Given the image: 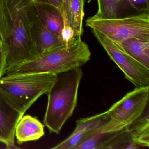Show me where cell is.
I'll return each mask as SVG.
<instances>
[{"label":"cell","mask_w":149,"mask_h":149,"mask_svg":"<svg viewBox=\"0 0 149 149\" xmlns=\"http://www.w3.org/2000/svg\"><path fill=\"white\" fill-rule=\"evenodd\" d=\"M91 52L81 38L54 50L9 67L6 76L27 74H57L84 66L91 59Z\"/></svg>","instance_id":"6da1fadb"},{"label":"cell","mask_w":149,"mask_h":149,"mask_svg":"<svg viewBox=\"0 0 149 149\" xmlns=\"http://www.w3.org/2000/svg\"><path fill=\"white\" fill-rule=\"evenodd\" d=\"M32 0H6L7 31L3 42L7 69L35 57L29 9Z\"/></svg>","instance_id":"7a4b0ae2"},{"label":"cell","mask_w":149,"mask_h":149,"mask_svg":"<svg viewBox=\"0 0 149 149\" xmlns=\"http://www.w3.org/2000/svg\"><path fill=\"white\" fill-rule=\"evenodd\" d=\"M56 75L54 84L46 94L48 103L43 122L50 133L58 134L76 107L83 73L80 68Z\"/></svg>","instance_id":"3957f363"},{"label":"cell","mask_w":149,"mask_h":149,"mask_svg":"<svg viewBox=\"0 0 149 149\" xmlns=\"http://www.w3.org/2000/svg\"><path fill=\"white\" fill-rule=\"evenodd\" d=\"M57 75L48 73L6 76L0 78V92L23 116L49 90Z\"/></svg>","instance_id":"277c9868"},{"label":"cell","mask_w":149,"mask_h":149,"mask_svg":"<svg viewBox=\"0 0 149 149\" xmlns=\"http://www.w3.org/2000/svg\"><path fill=\"white\" fill-rule=\"evenodd\" d=\"M86 26L95 29L115 42L130 38L149 40V12L114 19L94 16L86 21Z\"/></svg>","instance_id":"5b68a950"},{"label":"cell","mask_w":149,"mask_h":149,"mask_svg":"<svg viewBox=\"0 0 149 149\" xmlns=\"http://www.w3.org/2000/svg\"><path fill=\"white\" fill-rule=\"evenodd\" d=\"M149 86L135 88L106 111L109 122L117 131L129 127L148 106Z\"/></svg>","instance_id":"8992f818"},{"label":"cell","mask_w":149,"mask_h":149,"mask_svg":"<svg viewBox=\"0 0 149 149\" xmlns=\"http://www.w3.org/2000/svg\"><path fill=\"white\" fill-rule=\"evenodd\" d=\"M108 55L135 88L149 86V69L120 49L114 42L100 32L91 29Z\"/></svg>","instance_id":"52a82bcc"},{"label":"cell","mask_w":149,"mask_h":149,"mask_svg":"<svg viewBox=\"0 0 149 149\" xmlns=\"http://www.w3.org/2000/svg\"><path fill=\"white\" fill-rule=\"evenodd\" d=\"M29 16L35 57L66 45L61 38L46 27L38 15L32 0L29 9Z\"/></svg>","instance_id":"ba28073f"},{"label":"cell","mask_w":149,"mask_h":149,"mask_svg":"<svg viewBox=\"0 0 149 149\" xmlns=\"http://www.w3.org/2000/svg\"><path fill=\"white\" fill-rule=\"evenodd\" d=\"M23 116L0 92V143L15 148V129Z\"/></svg>","instance_id":"9c48e42d"},{"label":"cell","mask_w":149,"mask_h":149,"mask_svg":"<svg viewBox=\"0 0 149 149\" xmlns=\"http://www.w3.org/2000/svg\"><path fill=\"white\" fill-rule=\"evenodd\" d=\"M109 118L106 111L89 117L80 118L76 121V126L73 133L52 149H74L86 134Z\"/></svg>","instance_id":"30bf717a"},{"label":"cell","mask_w":149,"mask_h":149,"mask_svg":"<svg viewBox=\"0 0 149 149\" xmlns=\"http://www.w3.org/2000/svg\"><path fill=\"white\" fill-rule=\"evenodd\" d=\"M84 0H63L61 12L63 20L72 29L76 39L81 38L84 32Z\"/></svg>","instance_id":"8fae6325"},{"label":"cell","mask_w":149,"mask_h":149,"mask_svg":"<svg viewBox=\"0 0 149 149\" xmlns=\"http://www.w3.org/2000/svg\"><path fill=\"white\" fill-rule=\"evenodd\" d=\"M32 1L46 27L62 40V33L64 28V20L61 10L49 4Z\"/></svg>","instance_id":"7c38bea8"},{"label":"cell","mask_w":149,"mask_h":149,"mask_svg":"<svg viewBox=\"0 0 149 149\" xmlns=\"http://www.w3.org/2000/svg\"><path fill=\"white\" fill-rule=\"evenodd\" d=\"M44 125L37 119L29 115L22 116L15 129V136L19 144L40 139L44 135Z\"/></svg>","instance_id":"4fadbf2b"},{"label":"cell","mask_w":149,"mask_h":149,"mask_svg":"<svg viewBox=\"0 0 149 149\" xmlns=\"http://www.w3.org/2000/svg\"><path fill=\"white\" fill-rule=\"evenodd\" d=\"M115 43L120 49L149 69V40L130 38Z\"/></svg>","instance_id":"5bb4252c"},{"label":"cell","mask_w":149,"mask_h":149,"mask_svg":"<svg viewBox=\"0 0 149 149\" xmlns=\"http://www.w3.org/2000/svg\"><path fill=\"white\" fill-rule=\"evenodd\" d=\"M132 142L139 148L149 146V108L146 112L127 128Z\"/></svg>","instance_id":"9a60e30c"},{"label":"cell","mask_w":149,"mask_h":149,"mask_svg":"<svg viewBox=\"0 0 149 149\" xmlns=\"http://www.w3.org/2000/svg\"><path fill=\"white\" fill-rule=\"evenodd\" d=\"M102 124L86 134L74 149H100L104 143L116 133H106Z\"/></svg>","instance_id":"2e32d148"},{"label":"cell","mask_w":149,"mask_h":149,"mask_svg":"<svg viewBox=\"0 0 149 149\" xmlns=\"http://www.w3.org/2000/svg\"><path fill=\"white\" fill-rule=\"evenodd\" d=\"M138 148L132 142L128 129L126 128L111 135L104 143L100 149H136Z\"/></svg>","instance_id":"e0dca14e"},{"label":"cell","mask_w":149,"mask_h":149,"mask_svg":"<svg viewBox=\"0 0 149 149\" xmlns=\"http://www.w3.org/2000/svg\"><path fill=\"white\" fill-rule=\"evenodd\" d=\"M123 0H97L98 10L94 15L101 19H114L121 17Z\"/></svg>","instance_id":"ac0fdd59"},{"label":"cell","mask_w":149,"mask_h":149,"mask_svg":"<svg viewBox=\"0 0 149 149\" xmlns=\"http://www.w3.org/2000/svg\"><path fill=\"white\" fill-rule=\"evenodd\" d=\"M149 0H123L121 6V16L129 11L137 13L149 12Z\"/></svg>","instance_id":"d6986e66"},{"label":"cell","mask_w":149,"mask_h":149,"mask_svg":"<svg viewBox=\"0 0 149 149\" xmlns=\"http://www.w3.org/2000/svg\"><path fill=\"white\" fill-rule=\"evenodd\" d=\"M7 31L6 0H0V40H6Z\"/></svg>","instance_id":"ffe728a7"},{"label":"cell","mask_w":149,"mask_h":149,"mask_svg":"<svg viewBox=\"0 0 149 149\" xmlns=\"http://www.w3.org/2000/svg\"><path fill=\"white\" fill-rule=\"evenodd\" d=\"M6 53L4 43L0 40V78L6 74Z\"/></svg>","instance_id":"44dd1931"},{"label":"cell","mask_w":149,"mask_h":149,"mask_svg":"<svg viewBox=\"0 0 149 149\" xmlns=\"http://www.w3.org/2000/svg\"><path fill=\"white\" fill-rule=\"evenodd\" d=\"M35 2L46 3L52 5L61 11L62 7L63 0H32Z\"/></svg>","instance_id":"7402d4cb"},{"label":"cell","mask_w":149,"mask_h":149,"mask_svg":"<svg viewBox=\"0 0 149 149\" xmlns=\"http://www.w3.org/2000/svg\"><path fill=\"white\" fill-rule=\"evenodd\" d=\"M91 1L92 0H88V3H90L91 2Z\"/></svg>","instance_id":"603a6c76"}]
</instances>
